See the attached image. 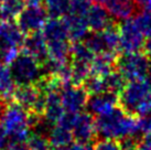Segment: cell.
<instances>
[{"instance_id":"obj_35","label":"cell","mask_w":151,"mask_h":150,"mask_svg":"<svg viewBox=\"0 0 151 150\" xmlns=\"http://www.w3.org/2000/svg\"><path fill=\"white\" fill-rule=\"evenodd\" d=\"M142 49H143V53L146 55H148L149 58H151V38H148L147 40H145Z\"/></svg>"},{"instance_id":"obj_17","label":"cell","mask_w":151,"mask_h":150,"mask_svg":"<svg viewBox=\"0 0 151 150\" xmlns=\"http://www.w3.org/2000/svg\"><path fill=\"white\" fill-rule=\"evenodd\" d=\"M42 34L45 38L46 42H58L70 40L68 32L64 20L60 18H51L46 20L42 28Z\"/></svg>"},{"instance_id":"obj_12","label":"cell","mask_w":151,"mask_h":150,"mask_svg":"<svg viewBox=\"0 0 151 150\" xmlns=\"http://www.w3.org/2000/svg\"><path fill=\"white\" fill-rule=\"evenodd\" d=\"M119 105V96L111 92H104L94 94L88 97L87 108L92 115L97 117L105 115Z\"/></svg>"},{"instance_id":"obj_40","label":"cell","mask_w":151,"mask_h":150,"mask_svg":"<svg viewBox=\"0 0 151 150\" xmlns=\"http://www.w3.org/2000/svg\"><path fill=\"white\" fill-rule=\"evenodd\" d=\"M96 4H105V2L107 0H94Z\"/></svg>"},{"instance_id":"obj_37","label":"cell","mask_w":151,"mask_h":150,"mask_svg":"<svg viewBox=\"0 0 151 150\" xmlns=\"http://www.w3.org/2000/svg\"><path fill=\"white\" fill-rule=\"evenodd\" d=\"M141 142L146 144V145H148V146H151V131L143 133V138H142V141Z\"/></svg>"},{"instance_id":"obj_10","label":"cell","mask_w":151,"mask_h":150,"mask_svg":"<svg viewBox=\"0 0 151 150\" xmlns=\"http://www.w3.org/2000/svg\"><path fill=\"white\" fill-rule=\"evenodd\" d=\"M45 8L42 6L31 7L28 6L21 11V13L17 18V25L24 34H29L32 32H37L42 29L44 23L46 22Z\"/></svg>"},{"instance_id":"obj_18","label":"cell","mask_w":151,"mask_h":150,"mask_svg":"<svg viewBox=\"0 0 151 150\" xmlns=\"http://www.w3.org/2000/svg\"><path fill=\"white\" fill-rule=\"evenodd\" d=\"M105 7L111 17L122 21L132 17L137 8L132 0H107Z\"/></svg>"},{"instance_id":"obj_4","label":"cell","mask_w":151,"mask_h":150,"mask_svg":"<svg viewBox=\"0 0 151 150\" xmlns=\"http://www.w3.org/2000/svg\"><path fill=\"white\" fill-rule=\"evenodd\" d=\"M24 33L13 21L0 22V62L10 64L19 54Z\"/></svg>"},{"instance_id":"obj_22","label":"cell","mask_w":151,"mask_h":150,"mask_svg":"<svg viewBox=\"0 0 151 150\" xmlns=\"http://www.w3.org/2000/svg\"><path fill=\"white\" fill-rule=\"evenodd\" d=\"M25 0H4L0 7L1 20L13 21L24 9Z\"/></svg>"},{"instance_id":"obj_3","label":"cell","mask_w":151,"mask_h":150,"mask_svg":"<svg viewBox=\"0 0 151 150\" xmlns=\"http://www.w3.org/2000/svg\"><path fill=\"white\" fill-rule=\"evenodd\" d=\"M9 71L14 85H35L44 73L43 63L24 51L19 52L16 58L9 64Z\"/></svg>"},{"instance_id":"obj_20","label":"cell","mask_w":151,"mask_h":150,"mask_svg":"<svg viewBox=\"0 0 151 150\" xmlns=\"http://www.w3.org/2000/svg\"><path fill=\"white\" fill-rule=\"evenodd\" d=\"M116 60L114 53H99L94 56L91 64V74L96 76H105L113 72L116 66Z\"/></svg>"},{"instance_id":"obj_14","label":"cell","mask_w":151,"mask_h":150,"mask_svg":"<svg viewBox=\"0 0 151 150\" xmlns=\"http://www.w3.org/2000/svg\"><path fill=\"white\" fill-rule=\"evenodd\" d=\"M64 114H65V110L62 105L61 91H52V92L46 93L45 109L43 112L44 120L51 126H54L55 124L59 123Z\"/></svg>"},{"instance_id":"obj_16","label":"cell","mask_w":151,"mask_h":150,"mask_svg":"<svg viewBox=\"0 0 151 150\" xmlns=\"http://www.w3.org/2000/svg\"><path fill=\"white\" fill-rule=\"evenodd\" d=\"M67 28L68 38L72 41H83L88 34V28L85 16L67 13L63 19Z\"/></svg>"},{"instance_id":"obj_21","label":"cell","mask_w":151,"mask_h":150,"mask_svg":"<svg viewBox=\"0 0 151 150\" xmlns=\"http://www.w3.org/2000/svg\"><path fill=\"white\" fill-rule=\"evenodd\" d=\"M94 53L89 50L84 41H76L71 45V62L91 65Z\"/></svg>"},{"instance_id":"obj_27","label":"cell","mask_w":151,"mask_h":150,"mask_svg":"<svg viewBox=\"0 0 151 150\" xmlns=\"http://www.w3.org/2000/svg\"><path fill=\"white\" fill-rule=\"evenodd\" d=\"M134 20L143 35L151 38V10H142Z\"/></svg>"},{"instance_id":"obj_28","label":"cell","mask_w":151,"mask_h":150,"mask_svg":"<svg viewBox=\"0 0 151 150\" xmlns=\"http://www.w3.org/2000/svg\"><path fill=\"white\" fill-rule=\"evenodd\" d=\"M68 1V12L74 14H82L85 16V13L89 8V0H67Z\"/></svg>"},{"instance_id":"obj_36","label":"cell","mask_w":151,"mask_h":150,"mask_svg":"<svg viewBox=\"0 0 151 150\" xmlns=\"http://www.w3.org/2000/svg\"><path fill=\"white\" fill-rule=\"evenodd\" d=\"M25 4L31 7H39L43 4V0H25Z\"/></svg>"},{"instance_id":"obj_32","label":"cell","mask_w":151,"mask_h":150,"mask_svg":"<svg viewBox=\"0 0 151 150\" xmlns=\"http://www.w3.org/2000/svg\"><path fill=\"white\" fill-rule=\"evenodd\" d=\"M66 150H93V148L89 146V144H82V142H72L67 147Z\"/></svg>"},{"instance_id":"obj_13","label":"cell","mask_w":151,"mask_h":150,"mask_svg":"<svg viewBox=\"0 0 151 150\" xmlns=\"http://www.w3.org/2000/svg\"><path fill=\"white\" fill-rule=\"evenodd\" d=\"M22 51L38 58L41 63H44L47 58V42L42 32L37 31L27 34L22 44Z\"/></svg>"},{"instance_id":"obj_5","label":"cell","mask_w":151,"mask_h":150,"mask_svg":"<svg viewBox=\"0 0 151 150\" xmlns=\"http://www.w3.org/2000/svg\"><path fill=\"white\" fill-rule=\"evenodd\" d=\"M150 94L151 84L149 81L145 79L130 81L119 94V105L124 110L136 116L141 104Z\"/></svg>"},{"instance_id":"obj_29","label":"cell","mask_w":151,"mask_h":150,"mask_svg":"<svg viewBox=\"0 0 151 150\" xmlns=\"http://www.w3.org/2000/svg\"><path fill=\"white\" fill-rule=\"evenodd\" d=\"M93 150H122V144L113 139H101L96 142Z\"/></svg>"},{"instance_id":"obj_6","label":"cell","mask_w":151,"mask_h":150,"mask_svg":"<svg viewBox=\"0 0 151 150\" xmlns=\"http://www.w3.org/2000/svg\"><path fill=\"white\" fill-rule=\"evenodd\" d=\"M149 56L145 53L132 52L117 56L116 67L128 81L142 79L149 71Z\"/></svg>"},{"instance_id":"obj_11","label":"cell","mask_w":151,"mask_h":150,"mask_svg":"<svg viewBox=\"0 0 151 150\" xmlns=\"http://www.w3.org/2000/svg\"><path fill=\"white\" fill-rule=\"evenodd\" d=\"M73 137L77 142L89 144L97 136L96 123L91 112H77L71 127Z\"/></svg>"},{"instance_id":"obj_39","label":"cell","mask_w":151,"mask_h":150,"mask_svg":"<svg viewBox=\"0 0 151 150\" xmlns=\"http://www.w3.org/2000/svg\"><path fill=\"white\" fill-rule=\"evenodd\" d=\"M148 77H149V82L151 84V58H150V62H149V71H148Z\"/></svg>"},{"instance_id":"obj_7","label":"cell","mask_w":151,"mask_h":150,"mask_svg":"<svg viewBox=\"0 0 151 150\" xmlns=\"http://www.w3.org/2000/svg\"><path fill=\"white\" fill-rule=\"evenodd\" d=\"M12 100L28 112L39 115H43L45 109V94L37 85L18 86L14 88Z\"/></svg>"},{"instance_id":"obj_23","label":"cell","mask_w":151,"mask_h":150,"mask_svg":"<svg viewBox=\"0 0 151 150\" xmlns=\"http://www.w3.org/2000/svg\"><path fill=\"white\" fill-rule=\"evenodd\" d=\"M14 92V83L11 77L9 67L6 66L4 63L0 62V97L8 100L12 98Z\"/></svg>"},{"instance_id":"obj_1","label":"cell","mask_w":151,"mask_h":150,"mask_svg":"<svg viewBox=\"0 0 151 150\" xmlns=\"http://www.w3.org/2000/svg\"><path fill=\"white\" fill-rule=\"evenodd\" d=\"M95 123L97 136L103 139L119 141L127 138H136L139 133L138 118L122 107H115L105 115L98 116Z\"/></svg>"},{"instance_id":"obj_26","label":"cell","mask_w":151,"mask_h":150,"mask_svg":"<svg viewBox=\"0 0 151 150\" xmlns=\"http://www.w3.org/2000/svg\"><path fill=\"white\" fill-rule=\"evenodd\" d=\"M25 145H27L28 150H51L49 139L44 135L39 133L30 135Z\"/></svg>"},{"instance_id":"obj_41","label":"cell","mask_w":151,"mask_h":150,"mask_svg":"<svg viewBox=\"0 0 151 150\" xmlns=\"http://www.w3.org/2000/svg\"><path fill=\"white\" fill-rule=\"evenodd\" d=\"M0 98H1V97H0Z\"/></svg>"},{"instance_id":"obj_38","label":"cell","mask_w":151,"mask_h":150,"mask_svg":"<svg viewBox=\"0 0 151 150\" xmlns=\"http://www.w3.org/2000/svg\"><path fill=\"white\" fill-rule=\"evenodd\" d=\"M136 150H151V146H148V145H146V144L141 142V144L137 145Z\"/></svg>"},{"instance_id":"obj_33","label":"cell","mask_w":151,"mask_h":150,"mask_svg":"<svg viewBox=\"0 0 151 150\" xmlns=\"http://www.w3.org/2000/svg\"><path fill=\"white\" fill-rule=\"evenodd\" d=\"M137 8L141 10H151V0H132Z\"/></svg>"},{"instance_id":"obj_34","label":"cell","mask_w":151,"mask_h":150,"mask_svg":"<svg viewBox=\"0 0 151 150\" xmlns=\"http://www.w3.org/2000/svg\"><path fill=\"white\" fill-rule=\"evenodd\" d=\"M4 150H28L24 142H11Z\"/></svg>"},{"instance_id":"obj_25","label":"cell","mask_w":151,"mask_h":150,"mask_svg":"<svg viewBox=\"0 0 151 150\" xmlns=\"http://www.w3.org/2000/svg\"><path fill=\"white\" fill-rule=\"evenodd\" d=\"M43 4L51 18L64 17L68 12L67 0H43Z\"/></svg>"},{"instance_id":"obj_30","label":"cell","mask_w":151,"mask_h":150,"mask_svg":"<svg viewBox=\"0 0 151 150\" xmlns=\"http://www.w3.org/2000/svg\"><path fill=\"white\" fill-rule=\"evenodd\" d=\"M139 133H146L151 131V114L146 116H140L138 118Z\"/></svg>"},{"instance_id":"obj_24","label":"cell","mask_w":151,"mask_h":150,"mask_svg":"<svg viewBox=\"0 0 151 150\" xmlns=\"http://www.w3.org/2000/svg\"><path fill=\"white\" fill-rule=\"evenodd\" d=\"M104 84H105L106 92H111L115 94H120L124 87L126 86V81L125 76L119 71L110 72L109 74L103 76Z\"/></svg>"},{"instance_id":"obj_9","label":"cell","mask_w":151,"mask_h":150,"mask_svg":"<svg viewBox=\"0 0 151 150\" xmlns=\"http://www.w3.org/2000/svg\"><path fill=\"white\" fill-rule=\"evenodd\" d=\"M88 95L89 94L83 85L65 84L61 89V100L64 110L72 114L82 112L87 105Z\"/></svg>"},{"instance_id":"obj_19","label":"cell","mask_w":151,"mask_h":150,"mask_svg":"<svg viewBox=\"0 0 151 150\" xmlns=\"http://www.w3.org/2000/svg\"><path fill=\"white\" fill-rule=\"evenodd\" d=\"M47 139L52 148H66L72 144L74 137L68 127L55 124L47 133Z\"/></svg>"},{"instance_id":"obj_2","label":"cell","mask_w":151,"mask_h":150,"mask_svg":"<svg viewBox=\"0 0 151 150\" xmlns=\"http://www.w3.org/2000/svg\"><path fill=\"white\" fill-rule=\"evenodd\" d=\"M0 123L4 126L11 142H27L30 137L29 112L16 102L8 103L0 116Z\"/></svg>"},{"instance_id":"obj_8","label":"cell","mask_w":151,"mask_h":150,"mask_svg":"<svg viewBox=\"0 0 151 150\" xmlns=\"http://www.w3.org/2000/svg\"><path fill=\"white\" fill-rule=\"evenodd\" d=\"M118 27H119V37H120L119 50L122 53L138 52L140 49H142L145 35L139 30L134 19L124 20Z\"/></svg>"},{"instance_id":"obj_31","label":"cell","mask_w":151,"mask_h":150,"mask_svg":"<svg viewBox=\"0 0 151 150\" xmlns=\"http://www.w3.org/2000/svg\"><path fill=\"white\" fill-rule=\"evenodd\" d=\"M9 145H10V140H9L8 135L6 133L4 126L0 123V150L6 149Z\"/></svg>"},{"instance_id":"obj_15","label":"cell","mask_w":151,"mask_h":150,"mask_svg":"<svg viewBox=\"0 0 151 150\" xmlns=\"http://www.w3.org/2000/svg\"><path fill=\"white\" fill-rule=\"evenodd\" d=\"M85 19L89 30H92L93 32L101 31L111 23L109 12L101 4H91L85 13Z\"/></svg>"}]
</instances>
